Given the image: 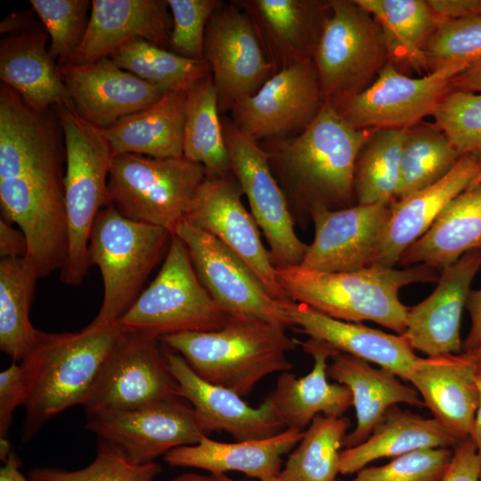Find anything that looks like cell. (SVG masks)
Listing matches in <instances>:
<instances>
[{
  "mask_svg": "<svg viewBox=\"0 0 481 481\" xmlns=\"http://www.w3.org/2000/svg\"><path fill=\"white\" fill-rule=\"evenodd\" d=\"M64 164V137L55 108L33 109L1 82L2 218L25 234L23 259L37 279L60 272L67 258Z\"/></svg>",
  "mask_w": 481,
  "mask_h": 481,
  "instance_id": "1",
  "label": "cell"
},
{
  "mask_svg": "<svg viewBox=\"0 0 481 481\" xmlns=\"http://www.w3.org/2000/svg\"><path fill=\"white\" fill-rule=\"evenodd\" d=\"M373 131L355 128L325 101L300 134L258 143L289 205L309 215L354 206L356 161Z\"/></svg>",
  "mask_w": 481,
  "mask_h": 481,
  "instance_id": "2",
  "label": "cell"
},
{
  "mask_svg": "<svg viewBox=\"0 0 481 481\" xmlns=\"http://www.w3.org/2000/svg\"><path fill=\"white\" fill-rule=\"evenodd\" d=\"M286 297L331 318L371 321L398 335L405 330L409 307L399 299L401 288L417 282H437L441 272L427 265L404 269L382 265L343 273H327L300 265L275 267Z\"/></svg>",
  "mask_w": 481,
  "mask_h": 481,
  "instance_id": "3",
  "label": "cell"
},
{
  "mask_svg": "<svg viewBox=\"0 0 481 481\" xmlns=\"http://www.w3.org/2000/svg\"><path fill=\"white\" fill-rule=\"evenodd\" d=\"M124 332L113 323L72 333H43L33 351L20 362L27 382L24 440L53 416L85 404Z\"/></svg>",
  "mask_w": 481,
  "mask_h": 481,
  "instance_id": "4",
  "label": "cell"
},
{
  "mask_svg": "<svg viewBox=\"0 0 481 481\" xmlns=\"http://www.w3.org/2000/svg\"><path fill=\"white\" fill-rule=\"evenodd\" d=\"M159 341L202 379L241 397L265 376L289 371L287 353L298 345L285 328L245 317H229L217 330L178 333Z\"/></svg>",
  "mask_w": 481,
  "mask_h": 481,
  "instance_id": "5",
  "label": "cell"
},
{
  "mask_svg": "<svg viewBox=\"0 0 481 481\" xmlns=\"http://www.w3.org/2000/svg\"><path fill=\"white\" fill-rule=\"evenodd\" d=\"M172 234L163 227L126 218L110 204L99 211L89 235L87 259L101 271L103 298L86 327L116 323L128 311L167 254Z\"/></svg>",
  "mask_w": 481,
  "mask_h": 481,
  "instance_id": "6",
  "label": "cell"
},
{
  "mask_svg": "<svg viewBox=\"0 0 481 481\" xmlns=\"http://www.w3.org/2000/svg\"><path fill=\"white\" fill-rule=\"evenodd\" d=\"M61 125L65 153L64 200L69 247L59 272L66 285H80L88 274L90 232L99 211L109 205L108 179L114 158L102 130L82 118L72 106L54 107Z\"/></svg>",
  "mask_w": 481,
  "mask_h": 481,
  "instance_id": "7",
  "label": "cell"
},
{
  "mask_svg": "<svg viewBox=\"0 0 481 481\" xmlns=\"http://www.w3.org/2000/svg\"><path fill=\"white\" fill-rule=\"evenodd\" d=\"M229 315L200 282L183 240L175 233L155 279L116 322L125 332L160 340L221 329Z\"/></svg>",
  "mask_w": 481,
  "mask_h": 481,
  "instance_id": "8",
  "label": "cell"
},
{
  "mask_svg": "<svg viewBox=\"0 0 481 481\" xmlns=\"http://www.w3.org/2000/svg\"><path fill=\"white\" fill-rule=\"evenodd\" d=\"M205 178L203 166L184 157L116 155L108 179L109 204L126 218L174 233Z\"/></svg>",
  "mask_w": 481,
  "mask_h": 481,
  "instance_id": "9",
  "label": "cell"
},
{
  "mask_svg": "<svg viewBox=\"0 0 481 481\" xmlns=\"http://www.w3.org/2000/svg\"><path fill=\"white\" fill-rule=\"evenodd\" d=\"M387 57L379 27L367 11L355 0L329 1L313 58L325 101L363 91Z\"/></svg>",
  "mask_w": 481,
  "mask_h": 481,
  "instance_id": "10",
  "label": "cell"
},
{
  "mask_svg": "<svg viewBox=\"0 0 481 481\" xmlns=\"http://www.w3.org/2000/svg\"><path fill=\"white\" fill-rule=\"evenodd\" d=\"M232 172L247 196L250 213L269 245L274 267L300 265L308 245L297 235L288 200L259 143L227 117H221Z\"/></svg>",
  "mask_w": 481,
  "mask_h": 481,
  "instance_id": "11",
  "label": "cell"
},
{
  "mask_svg": "<svg viewBox=\"0 0 481 481\" xmlns=\"http://www.w3.org/2000/svg\"><path fill=\"white\" fill-rule=\"evenodd\" d=\"M468 66L449 63L413 78L400 73L389 61L369 87L331 103L356 129H408L434 113L452 90V78Z\"/></svg>",
  "mask_w": 481,
  "mask_h": 481,
  "instance_id": "12",
  "label": "cell"
},
{
  "mask_svg": "<svg viewBox=\"0 0 481 481\" xmlns=\"http://www.w3.org/2000/svg\"><path fill=\"white\" fill-rule=\"evenodd\" d=\"M207 291L230 317L293 327L282 302L273 298L253 271L209 232L183 220L175 228Z\"/></svg>",
  "mask_w": 481,
  "mask_h": 481,
  "instance_id": "13",
  "label": "cell"
},
{
  "mask_svg": "<svg viewBox=\"0 0 481 481\" xmlns=\"http://www.w3.org/2000/svg\"><path fill=\"white\" fill-rule=\"evenodd\" d=\"M159 343L124 332L83 404L86 415L134 410L180 396Z\"/></svg>",
  "mask_w": 481,
  "mask_h": 481,
  "instance_id": "14",
  "label": "cell"
},
{
  "mask_svg": "<svg viewBox=\"0 0 481 481\" xmlns=\"http://www.w3.org/2000/svg\"><path fill=\"white\" fill-rule=\"evenodd\" d=\"M203 55L210 69L220 114L253 95L277 72L251 20L234 0L225 3L209 19Z\"/></svg>",
  "mask_w": 481,
  "mask_h": 481,
  "instance_id": "15",
  "label": "cell"
},
{
  "mask_svg": "<svg viewBox=\"0 0 481 481\" xmlns=\"http://www.w3.org/2000/svg\"><path fill=\"white\" fill-rule=\"evenodd\" d=\"M86 428L137 464L196 444L211 433L181 396L138 409L87 415Z\"/></svg>",
  "mask_w": 481,
  "mask_h": 481,
  "instance_id": "16",
  "label": "cell"
},
{
  "mask_svg": "<svg viewBox=\"0 0 481 481\" xmlns=\"http://www.w3.org/2000/svg\"><path fill=\"white\" fill-rule=\"evenodd\" d=\"M325 102L314 61L278 70L253 95L235 103L232 120L257 142L295 136Z\"/></svg>",
  "mask_w": 481,
  "mask_h": 481,
  "instance_id": "17",
  "label": "cell"
},
{
  "mask_svg": "<svg viewBox=\"0 0 481 481\" xmlns=\"http://www.w3.org/2000/svg\"><path fill=\"white\" fill-rule=\"evenodd\" d=\"M242 194L233 174L206 175L185 221L209 232L238 256L273 298L288 301L269 252L262 243L259 228L243 205Z\"/></svg>",
  "mask_w": 481,
  "mask_h": 481,
  "instance_id": "18",
  "label": "cell"
},
{
  "mask_svg": "<svg viewBox=\"0 0 481 481\" xmlns=\"http://www.w3.org/2000/svg\"><path fill=\"white\" fill-rule=\"evenodd\" d=\"M395 200L355 204L338 210L323 208L311 210L314 238L300 266L327 273L352 272L371 266Z\"/></svg>",
  "mask_w": 481,
  "mask_h": 481,
  "instance_id": "19",
  "label": "cell"
},
{
  "mask_svg": "<svg viewBox=\"0 0 481 481\" xmlns=\"http://www.w3.org/2000/svg\"><path fill=\"white\" fill-rule=\"evenodd\" d=\"M75 111L104 130L158 101L165 93L119 68L110 57L85 64H58Z\"/></svg>",
  "mask_w": 481,
  "mask_h": 481,
  "instance_id": "20",
  "label": "cell"
},
{
  "mask_svg": "<svg viewBox=\"0 0 481 481\" xmlns=\"http://www.w3.org/2000/svg\"><path fill=\"white\" fill-rule=\"evenodd\" d=\"M481 268V248L469 250L441 271L435 290L409 307L403 337L428 356L462 353L461 320L470 285Z\"/></svg>",
  "mask_w": 481,
  "mask_h": 481,
  "instance_id": "21",
  "label": "cell"
},
{
  "mask_svg": "<svg viewBox=\"0 0 481 481\" xmlns=\"http://www.w3.org/2000/svg\"><path fill=\"white\" fill-rule=\"evenodd\" d=\"M163 347L180 396L210 432L224 431L242 442L267 438L286 429L269 397L252 407L235 392L202 379L179 354Z\"/></svg>",
  "mask_w": 481,
  "mask_h": 481,
  "instance_id": "22",
  "label": "cell"
},
{
  "mask_svg": "<svg viewBox=\"0 0 481 481\" xmlns=\"http://www.w3.org/2000/svg\"><path fill=\"white\" fill-rule=\"evenodd\" d=\"M476 363L463 352L418 357L409 372L424 406L457 443L470 438L478 408Z\"/></svg>",
  "mask_w": 481,
  "mask_h": 481,
  "instance_id": "23",
  "label": "cell"
},
{
  "mask_svg": "<svg viewBox=\"0 0 481 481\" xmlns=\"http://www.w3.org/2000/svg\"><path fill=\"white\" fill-rule=\"evenodd\" d=\"M173 19L167 0H93L83 41L68 62L110 57L134 38L168 49Z\"/></svg>",
  "mask_w": 481,
  "mask_h": 481,
  "instance_id": "24",
  "label": "cell"
},
{
  "mask_svg": "<svg viewBox=\"0 0 481 481\" xmlns=\"http://www.w3.org/2000/svg\"><path fill=\"white\" fill-rule=\"evenodd\" d=\"M251 20L275 69L313 61L329 2L234 0Z\"/></svg>",
  "mask_w": 481,
  "mask_h": 481,
  "instance_id": "25",
  "label": "cell"
},
{
  "mask_svg": "<svg viewBox=\"0 0 481 481\" xmlns=\"http://www.w3.org/2000/svg\"><path fill=\"white\" fill-rule=\"evenodd\" d=\"M282 306L298 331L325 342L337 351L374 363L408 381L418 356L402 335L388 334L360 322L337 320L291 300L283 301Z\"/></svg>",
  "mask_w": 481,
  "mask_h": 481,
  "instance_id": "26",
  "label": "cell"
},
{
  "mask_svg": "<svg viewBox=\"0 0 481 481\" xmlns=\"http://www.w3.org/2000/svg\"><path fill=\"white\" fill-rule=\"evenodd\" d=\"M480 171L481 157L461 156L438 182L395 200L371 265L394 267L402 253L426 232L447 204L465 191Z\"/></svg>",
  "mask_w": 481,
  "mask_h": 481,
  "instance_id": "27",
  "label": "cell"
},
{
  "mask_svg": "<svg viewBox=\"0 0 481 481\" xmlns=\"http://www.w3.org/2000/svg\"><path fill=\"white\" fill-rule=\"evenodd\" d=\"M303 434L304 430L286 428L267 438L235 443L205 436L196 444L172 449L164 461L173 467L201 469L210 474L238 471L259 481H278L281 456L300 442Z\"/></svg>",
  "mask_w": 481,
  "mask_h": 481,
  "instance_id": "28",
  "label": "cell"
},
{
  "mask_svg": "<svg viewBox=\"0 0 481 481\" xmlns=\"http://www.w3.org/2000/svg\"><path fill=\"white\" fill-rule=\"evenodd\" d=\"M298 345L314 358L312 371L301 378L281 372L269 398L286 428L304 430L318 414L343 416L353 405V396L345 385L327 379L331 346L312 338Z\"/></svg>",
  "mask_w": 481,
  "mask_h": 481,
  "instance_id": "29",
  "label": "cell"
},
{
  "mask_svg": "<svg viewBox=\"0 0 481 481\" xmlns=\"http://www.w3.org/2000/svg\"><path fill=\"white\" fill-rule=\"evenodd\" d=\"M330 359L327 375L348 387L356 412V427L344 437L345 448L364 442L391 406H424L417 390L403 384L394 372L334 348Z\"/></svg>",
  "mask_w": 481,
  "mask_h": 481,
  "instance_id": "30",
  "label": "cell"
},
{
  "mask_svg": "<svg viewBox=\"0 0 481 481\" xmlns=\"http://www.w3.org/2000/svg\"><path fill=\"white\" fill-rule=\"evenodd\" d=\"M49 35L39 23L0 41V78L33 109L72 106L58 64L49 53Z\"/></svg>",
  "mask_w": 481,
  "mask_h": 481,
  "instance_id": "31",
  "label": "cell"
},
{
  "mask_svg": "<svg viewBox=\"0 0 481 481\" xmlns=\"http://www.w3.org/2000/svg\"><path fill=\"white\" fill-rule=\"evenodd\" d=\"M481 248V183L456 196L431 226L401 255L398 264L442 271L466 252Z\"/></svg>",
  "mask_w": 481,
  "mask_h": 481,
  "instance_id": "32",
  "label": "cell"
},
{
  "mask_svg": "<svg viewBox=\"0 0 481 481\" xmlns=\"http://www.w3.org/2000/svg\"><path fill=\"white\" fill-rule=\"evenodd\" d=\"M186 94L185 91L167 92L152 104L102 130L114 156L183 157Z\"/></svg>",
  "mask_w": 481,
  "mask_h": 481,
  "instance_id": "33",
  "label": "cell"
},
{
  "mask_svg": "<svg viewBox=\"0 0 481 481\" xmlns=\"http://www.w3.org/2000/svg\"><path fill=\"white\" fill-rule=\"evenodd\" d=\"M456 444L434 418H423L395 404L387 409L364 442L340 451L339 474L357 473L378 459Z\"/></svg>",
  "mask_w": 481,
  "mask_h": 481,
  "instance_id": "34",
  "label": "cell"
},
{
  "mask_svg": "<svg viewBox=\"0 0 481 481\" xmlns=\"http://www.w3.org/2000/svg\"><path fill=\"white\" fill-rule=\"evenodd\" d=\"M379 27L389 58L426 68L425 48L440 21L423 0H355Z\"/></svg>",
  "mask_w": 481,
  "mask_h": 481,
  "instance_id": "35",
  "label": "cell"
},
{
  "mask_svg": "<svg viewBox=\"0 0 481 481\" xmlns=\"http://www.w3.org/2000/svg\"><path fill=\"white\" fill-rule=\"evenodd\" d=\"M183 157L202 165L207 176H226L232 174L211 75L187 91Z\"/></svg>",
  "mask_w": 481,
  "mask_h": 481,
  "instance_id": "36",
  "label": "cell"
},
{
  "mask_svg": "<svg viewBox=\"0 0 481 481\" xmlns=\"http://www.w3.org/2000/svg\"><path fill=\"white\" fill-rule=\"evenodd\" d=\"M37 280L23 258L0 260V349L12 363L24 360L44 333L29 320Z\"/></svg>",
  "mask_w": 481,
  "mask_h": 481,
  "instance_id": "37",
  "label": "cell"
},
{
  "mask_svg": "<svg viewBox=\"0 0 481 481\" xmlns=\"http://www.w3.org/2000/svg\"><path fill=\"white\" fill-rule=\"evenodd\" d=\"M110 58L121 69L153 85L164 93L185 91L211 75L205 60L188 59L143 38H134Z\"/></svg>",
  "mask_w": 481,
  "mask_h": 481,
  "instance_id": "38",
  "label": "cell"
},
{
  "mask_svg": "<svg viewBox=\"0 0 481 481\" xmlns=\"http://www.w3.org/2000/svg\"><path fill=\"white\" fill-rule=\"evenodd\" d=\"M347 417L316 415L290 452L278 481H337Z\"/></svg>",
  "mask_w": 481,
  "mask_h": 481,
  "instance_id": "39",
  "label": "cell"
},
{
  "mask_svg": "<svg viewBox=\"0 0 481 481\" xmlns=\"http://www.w3.org/2000/svg\"><path fill=\"white\" fill-rule=\"evenodd\" d=\"M461 155L435 126L416 125L406 129L395 200L404 199L442 179Z\"/></svg>",
  "mask_w": 481,
  "mask_h": 481,
  "instance_id": "40",
  "label": "cell"
},
{
  "mask_svg": "<svg viewBox=\"0 0 481 481\" xmlns=\"http://www.w3.org/2000/svg\"><path fill=\"white\" fill-rule=\"evenodd\" d=\"M406 129L374 130L356 161L354 192L356 204L395 200Z\"/></svg>",
  "mask_w": 481,
  "mask_h": 481,
  "instance_id": "41",
  "label": "cell"
},
{
  "mask_svg": "<svg viewBox=\"0 0 481 481\" xmlns=\"http://www.w3.org/2000/svg\"><path fill=\"white\" fill-rule=\"evenodd\" d=\"M162 471L159 464H137L120 450L100 440L96 457L78 470L44 468L29 472L30 481H153Z\"/></svg>",
  "mask_w": 481,
  "mask_h": 481,
  "instance_id": "42",
  "label": "cell"
},
{
  "mask_svg": "<svg viewBox=\"0 0 481 481\" xmlns=\"http://www.w3.org/2000/svg\"><path fill=\"white\" fill-rule=\"evenodd\" d=\"M50 38L49 53L57 64L69 61L85 37L92 1L30 0Z\"/></svg>",
  "mask_w": 481,
  "mask_h": 481,
  "instance_id": "43",
  "label": "cell"
},
{
  "mask_svg": "<svg viewBox=\"0 0 481 481\" xmlns=\"http://www.w3.org/2000/svg\"><path fill=\"white\" fill-rule=\"evenodd\" d=\"M432 115L461 156L481 157V92L451 90Z\"/></svg>",
  "mask_w": 481,
  "mask_h": 481,
  "instance_id": "44",
  "label": "cell"
},
{
  "mask_svg": "<svg viewBox=\"0 0 481 481\" xmlns=\"http://www.w3.org/2000/svg\"><path fill=\"white\" fill-rule=\"evenodd\" d=\"M432 70L458 62L470 65L481 59V14L440 20L425 48Z\"/></svg>",
  "mask_w": 481,
  "mask_h": 481,
  "instance_id": "45",
  "label": "cell"
},
{
  "mask_svg": "<svg viewBox=\"0 0 481 481\" xmlns=\"http://www.w3.org/2000/svg\"><path fill=\"white\" fill-rule=\"evenodd\" d=\"M452 454L450 447L416 450L385 465L365 467L351 481H441Z\"/></svg>",
  "mask_w": 481,
  "mask_h": 481,
  "instance_id": "46",
  "label": "cell"
},
{
  "mask_svg": "<svg viewBox=\"0 0 481 481\" xmlns=\"http://www.w3.org/2000/svg\"><path fill=\"white\" fill-rule=\"evenodd\" d=\"M173 19L168 50L180 56L204 60V37L209 19L223 0H167Z\"/></svg>",
  "mask_w": 481,
  "mask_h": 481,
  "instance_id": "47",
  "label": "cell"
},
{
  "mask_svg": "<svg viewBox=\"0 0 481 481\" xmlns=\"http://www.w3.org/2000/svg\"><path fill=\"white\" fill-rule=\"evenodd\" d=\"M27 391L25 371L12 363L0 373V438H6L14 410L24 404Z\"/></svg>",
  "mask_w": 481,
  "mask_h": 481,
  "instance_id": "48",
  "label": "cell"
},
{
  "mask_svg": "<svg viewBox=\"0 0 481 481\" xmlns=\"http://www.w3.org/2000/svg\"><path fill=\"white\" fill-rule=\"evenodd\" d=\"M451 464L441 481H480L481 456L470 438L453 446Z\"/></svg>",
  "mask_w": 481,
  "mask_h": 481,
  "instance_id": "49",
  "label": "cell"
},
{
  "mask_svg": "<svg viewBox=\"0 0 481 481\" xmlns=\"http://www.w3.org/2000/svg\"><path fill=\"white\" fill-rule=\"evenodd\" d=\"M427 3L439 20L481 14V0H428Z\"/></svg>",
  "mask_w": 481,
  "mask_h": 481,
  "instance_id": "50",
  "label": "cell"
},
{
  "mask_svg": "<svg viewBox=\"0 0 481 481\" xmlns=\"http://www.w3.org/2000/svg\"><path fill=\"white\" fill-rule=\"evenodd\" d=\"M28 241L20 229L14 228L4 218L0 219V257L2 258H24Z\"/></svg>",
  "mask_w": 481,
  "mask_h": 481,
  "instance_id": "51",
  "label": "cell"
},
{
  "mask_svg": "<svg viewBox=\"0 0 481 481\" xmlns=\"http://www.w3.org/2000/svg\"><path fill=\"white\" fill-rule=\"evenodd\" d=\"M465 308L470 317V328L462 343V352L470 353L481 344V289L470 290Z\"/></svg>",
  "mask_w": 481,
  "mask_h": 481,
  "instance_id": "52",
  "label": "cell"
},
{
  "mask_svg": "<svg viewBox=\"0 0 481 481\" xmlns=\"http://www.w3.org/2000/svg\"><path fill=\"white\" fill-rule=\"evenodd\" d=\"M452 90L481 92V59L456 75L451 83Z\"/></svg>",
  "mask_w": 481,
  "mask_h": 481,
  "instance_id": "53",
  "label": "cell"
},
{
  "mask_svg": "<svg viewBox=\"0 0 481 481\" xmlns=\"http://www.w3.org/2000/svg\"><path fill=\"white\" fill-rule=\"evenodd\" d=\"M34 11H20L3 19L0 24V34L6 36L20 33L38 24L34 17Z\"/></svg>",
  "mask_w": 481,
  "mask_h": 481,
  "instance_id": "54",
  "label": "cell"
},
{
  "mask_svg": "<svg viewBox=\"0 0 481 481\" xmlns=\"http://www.w3.org/2000/svg\"><path fill=\"white\" fill-rule=\"evenodd\" d=\"M475 379L479 391V404L476 412L473 430L470 439L478 454L481 456V361L476 363Z\"/></svg>",
  "mask_w": 481,
  "mask_h": 481,
  "instance_id": "55",
  "label": "cell"
},
{
  "mask_svg": "<svg viewBox=\"0 0 481 481\" xmlns=\"http://www.w3.org/2000/svg\"><path fill=\"white\" fill-rule=\"evenodd\" d=\"M4 463L0 469V481H30L20 472L21 462L13 451Z\"/></svg>",
  "mask_w": 481,
  "mask_h": 481,
  "instance_id": "56",
  "label": "cell"
},
{
  "mask_svg": "<svg viewBox=\"0 0 481 481\" xmlns=\"http://www.w3.org/2000/svg\"><path fill=\"white\" fill-rule=\"evenodd\" d=\"M171 481H208V477L193 472H188L174 477Z\"/></svg>",
  "mask_w": 481,
  "mask_h": 481,
  "instance_id": "57",
  "label": "cell"
},
{
  "mask_svg": "<svg viewBox=\"0 0 481 481\" xmlns=\"http://www.w3.org/2000/svg\"><path fill=\"white\" fill-rule=\"evenodd\" d=\"M11 443L6 438H0V458L5 462L12 453Z\"/></svg>",
  "mask_w": 481,
  "mask_h": 481,
  "instance_id": "58",
  "label": "cell"
},
{
  "mask_svg": "<svg viewBox=\"0 0 481 481\" xmlns=\"http://www.w3.org/2000/svg\"><path fill=\"white\" fill-rule=\"evenodd\" d=\"M208 481H245V480H235L225 474H210L208 476ZM337 481H342V480H337Z\"/></svg>",
  "mask_w": 481,
  "mask_h": 481,
  "instance_id": "59",
  "label": "cell"
},
{
  "mask_svg": "<svg viewBox=\"0 0 481 481\" xmlns=\"http://www.w3.org/2000/svg\"><path fill=\"white\" fill-rule=\"evenodd\" d=\"M465 354L474 362L481 361V344L472 352Z\"/></svg>",
  "mask_w": 481,
  "mask_h": 481,
  "instance_id": "60",
  "label": "cell"
},
{
  "mask_svg": "<svg viewBox=\"0 0 481 481\" xmlns=\"http://www.w3.org/2000/svg\"><path fill=\"white\" fill-rule=\"evenodd\" d=\"M479 183H481V171L480 173L474 178V180L472 181V183H470V185L468 187H472V186H475L477 184H478Z\"/></svg>",
  "mask_w": 481,
  "mask_h": 481,
  "instance_id": "61",
  "label": "cell"
},
{
  "mask_svg": "<svg viewBox=\"0 0 481 481\" xmlns=\"http://www.w3.org/2000/svg\"><path fill=\"white\" fill-rule=\"evenodd\" d=\"M480 481H481V469H480Z\"/></svg>",
  "mask_w": 481,
  "mask_h": 481,
  "instance_id": "62",
  "label": "cell"
}]
</instances>
